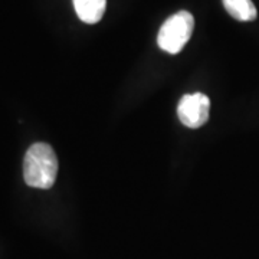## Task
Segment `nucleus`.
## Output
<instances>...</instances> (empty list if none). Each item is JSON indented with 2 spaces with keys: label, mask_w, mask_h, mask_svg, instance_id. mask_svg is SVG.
<instances>
[{
  "label": "nucleus",
  "mask_w": 259,
  "mask_h": 259,
  "mask_svg": "<svg viewBox=\"0 0 259 259\" xmlns=\"http://www.w3.org/2000/svg\"><path fill=\"white\" fill-rule=\"evenodd\" d=\"M58 175V158L47 143L30 146L23 160V177L26 185L35 189H51Z\"/></svg>",
  "instance_id": "obj_1"
},
{
  "label": "nucleus",
  "mask_w": 259,
  "mask_h": 259,
  "mask_svg": "<svg viewBox=\"0 0 259 259\" xmlns=\"http://www.w3.org/2000/svg\"><path fill=\"white\" fill-rule=\"evenodd\" d=\"M194 19L192 13L182 10L170 16L160 28L157 36L158 47L167 54H179L193 33Z\"/></svg>",
  "instance_id": "obj_2"
},
{
  "label": "nucleus",
  "mask_w": 259,
  "mask_h": 259,
  "mask_svg": "<svg viewBox=\"0 0 259 259\" xmlns=\"http://www.w3.org/2000/svg\"><path fill=\"white\" fill-rule=\"evenodd\" d=\"M210 100L202 93L185 95L177 107V115L182 124L189 128H200L209 120Z\"/></svg>",
  "instance_id": "obj_3"
},
{
  "label": "nucleus",
  "mask_w": 259,
  "mask_h": 259,
  "mask_svg": "<svg viewBox=\"0 0 259 259\" xmlns=\"http://www.w3.org/2000/svg\"><path fill=\"white\" fill-rule=\"evenodd\" d=\"M78 18L85 23H98L105 13L107 0H72Z\"/></svg>",
  "instance_id": "obj_4"
},
{
  "label": "nucleus",
  "mask_w": 259,
  "mask_h": 259,
  "mask_svg": "<svg viewBox=\"0 0 259 259\" xmlns=\"http://www.w3.org/2000/svg\"><path fill=\"white\" fill-rule=\"evenodd\" d=\"M223 6L232 18L241 22H250L258 16L256 8L250 0H223Z\"/></svg>",
  "instance_id": "obj_5"
}]
</instances>
